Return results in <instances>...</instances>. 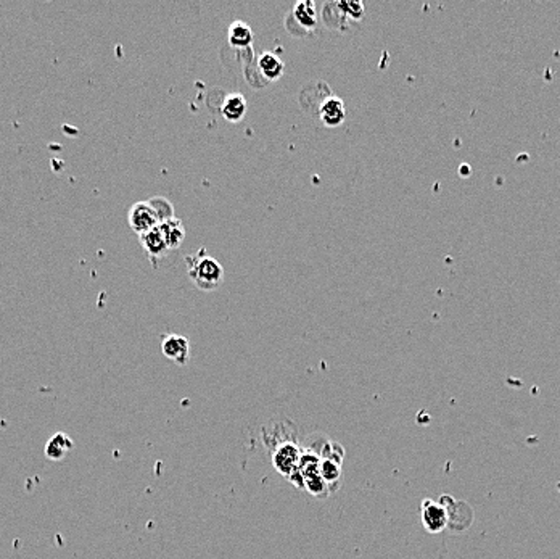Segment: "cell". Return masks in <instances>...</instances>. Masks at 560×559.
<instances>
[{"mask_svg": "<svg viewBox=\"0 0 560 559\" xmlns=\"http://www.w3.org/2000/svg\"><path fill=\"white\" fill-rule=\"evenodd\" d=\"M421 519L427 532L440 534L448 525V509L440 501H433L427 498L421 505Z\"/></svg>", "mask_w": 560, "mask_h": 559, "instance_id": "4", "label": "cell"}, {"mask_svg": "<svg viewBox=\"0 0 560 559\" xmlns=\"http://www.w3.org/2000/svg\"><path fill=\"white\" fill-rule=\"evenodd\" d=\"M73 440L71 437L65 434V432H56L55 435H52V439L49 440V443L45 445V457L52 459V461H61L67 454L73 450Z\"/></svg>", "mask_w": 560, "mask_h": 559, "instance_id": "13", "label": "cell"}, {"mask_svg": "<svg viewBox=\"0 0 560 559\" xmlns=\"http://www.w3.org/2000/svg\"><path fill=\"white\" fill-rule=\"evenodd\" d=\"M287 20H291V23L298 25L300 36L311 34V32H314V30H316L319 21L316 3L313 0H300L291 8V12H289Z\"/></svg>", "mask_w": 560, "mask_h": 559, "instance_id": "5", "label": "cell"}, {"mask_svg": "<svg viewBox=\"0 0 560 559\" xmlns=\"http://www.w3.org/2000/svg\"><path fill=\"white\" fill-rule=\"evenodd\" d=\"M139 241H140V245H142L144 248V252L148 255V260L152 261L155 266H157L158 260H163V258L168 255L169 248L166 245V242H164V239L158 228L147 234H144V236H139Z\"/></svg>", "mask_w": 560, "mask_h": 559, "instance_id": "10", "label": "cell"}, {"mask_svg": "<svg viewBox=\"0 0 560 559\" xmlns=\"http://www.w3.org/2000/svg\"><path fill=\"white\" fill-rule=\"evenodd\" d=\"M256 69L266 83L279 81L285 72V63L274 52H262L258 57Z\"/></svg>", "mask_w": 560, "mask_h": 559, "instance_id": "8", "label": "cell"}, {"mask_svg": "<svg viewBox=\"0 0 560 559\" xmlns=\"http://www.w3.org/2000/svg\"><path fill=\"white\" fill-rule=\"evenodd\" d=\"M248 110V102L242 94H229L221 105V113L229 123H240Z\"/></svg>", "mask_w": 560, "mask_h": 559, "instance_id": "12", "label": "cell"}, {"mask_svg": "<svg viewBox=\"0 0 560 559\" xmlns=\"http://www.w3.org/2000/svg\"><path fill=\"white\" fill-rule=\"evenodd\" d=\"M255 41V32L251 26L245 21H232L227 28V42L232 49L250 50Z\"/></svg>", "mask_w": 560, "mask_h": 559, "instance_id": "9", "label": "cell"}, {"mask_svg": "<svg viewBox=\"0 0 560 559\" xmlns=\"http://www.w3.org/2000/svg\"><path fill=\"white\" fill-rule=\"evenodd\" d=\"M301 461V446L296 439H282L272 446V464L282 476L289 479L296 477Z\"/></svg>", "mask_w": 560, "mask_h": 559, "instance_id": "2", "label": "cell"}, {"mask_svg": "<svg viewBox=\"0 0 560 559\" xmlns=\"http://www.w3.org/2000/svg\"><path fill=\"white\" fill-rule=\"evenodd\" d=\"M148 204L153 206L155 211H157V215L159 216V221H166V219H171L174 218V205L169 201L168 199H164V197H152V199L148 200Z\"/></svg>", "mask_w": 560, "mask_h": 559, "instance_id": "15", "label": "cell"}, {"mask_svg": "<svg viewBox=\"0 0 560 559\" xmlns=\"http://www.w3.org/2000/svg\"><path fill=\"white\" fill-rule=\"evenodd\" d=\"M338 7L350 21H359L364 17V3L357 0H341L338 2Z\"/></svg>", "mask_w": 560, "mask_h": 559, "instance_id": "14", "label": "cell"}, {"mask_svg": "<svg viewBox=\"0 0 560 559\" xmlns=\"http://www.w3.org/2000/svg\"><path fill=\"white\" fill-rule=\"evenodd\" d=\"M161 353L164 358L174 361L179 366L187 364L190 358V342L186 336L166 333L161 340Z\"/></svg>", "mask_w": 560, "mask_h": 559, "instance_id": "6", "label": "cell"}, {"mask_svg": "<svg viewBox=\"0 0 560 559\" xmlns=\"http://www.w3.org/2000/svg\"><path fill=\"white\" fill-rule=\"evenodd\" d=\"M128 223L137 236H144V234L157 229L161 224V221H159V216L157 215L153 206L148 204V200H145L137 201V204L131 206L128 213Z\"/></svg>", "mask_w": 560, "mask_h": 559, "instance_id": "3", "label": "cell"}, {"mask_svg": "<svg viewBox=\"0 0 560 559\" xmlns=\"http://www.w3.org/2000/svg\"><path fill=\"white\" fill-rule=\"evenodd\" d=\"M186 263H189V277L197 289L203 292H213L223 284L224 267L221 263L206 253L201 248L195 255L186 256Z\"/></svg>", "mask_w": 560, "mask_h": 559, "instance_id": "1", "label": "cell"}, {"mask_svg": "<svg viewBox=\"0 0 560 559\" xmlns=\"http://www.w3.org/2000/svg\"><path fill=\"white\" fill-rule=\"evenodd\" d=\"M319 118L326 128H338L346 120L345 102L337 96H328L319 105Z\"/></svg>", "mask_w": 560, "mask_h": 559, "instance_id": "7", "label": "cell"}, {"mask_svg": "<svg viewBox=\"0 0 560 559\" xmlns=\"http://www.w3.org/2000/svg\"><path fill=\"white\" fill-rule=\"evenodd\" d=\"M158 229H159V232H161L164 242H166L169 252L177 250V248L182 245V242L186 241V236H187L186 226H183L182 221L176 218V216L171 219L163 221V223L158 226Z\"/></svg>", "mask_w": 560, "mask_h": 559, "instance_id": "11", "label": "cell"}]
</instances>
